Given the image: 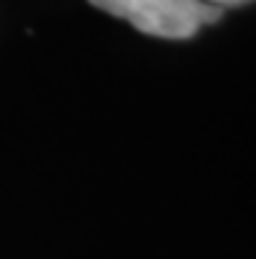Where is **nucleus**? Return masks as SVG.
Masks as SVG:
<instances>
[{
	"label": "nucleus",
	"instance_id": "1",
	"mask_svg": "<svg viewBox=\"0 0 256 259\" xmlns=\"http://www.w3.org/2000/svg\"><path fill=\"white\" fill-rule=\"evenodd\" d=\"M94 8L160 39H191L199 29L217 24L222 11L199 0H89Z\"/></svg>",
	"mask_w": 256,
	"mask_h": 259
},
{
	"label": "nucleus",
	"instance_id": "2",
	"mask_svg": "<svg viewBox=\"0 0 256 259\" xmlns=\"http://www.w3.org/2000/svg\"><path fill=\"white\" fill-rule=\"evenodd\" d=\"M199 3H204V6H212V8H217V11H228V8H243V6H251V3H256V0H199Z\"/></svg>",
	"mask_w": 256,
	"mask_h": 259
}]
</instances>
